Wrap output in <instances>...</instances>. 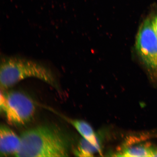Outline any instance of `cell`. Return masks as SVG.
Returning a JSON list of instances; mask_svg holds the SVG:
<instances>
[{"instance_id":"obj_1","label":"cell","mask_w":157,"mask_h":157,"mask_svg":"<svg viewBox=\"0 0 157 157\" xmlns=\"http://www.w3.org/2000/svg\"><path fill=\"white\" fill-rule=\"evenodd\" d=\"M21 144L17 157L69 156L70 143L61 131L47 125L24 131L20 137Z\"/></svg>"},{"instance_id":"obj_8","label":"cell","mask_w":157,"mask_h":157,"mask_svg":"<svg viewBox=\"0 0 157 157\" xmlns=\"http://www.w3.org/2000/svg\"><path fill=\"white\" fill-rule=\"evenodd\" d=\"M101 145L92 144L83 138L79 141L77 147L74 150L75 156L79 157H91L99 153L101 154Z\"/></svg>"},{"instance_id":"obj_2","label":"cell","mask_w":157,"mask_h":157,"mask_svg":"<svg viewBox=\"0 0 157 157\" xmlns=\"http://www.w3.org/2000/svg\"><path fill=\"white\" fill-rule=\"evenodd\" d=\"M34 78L54 87L57 86L52 68L40 62L17 56H3L0 66V84L3 89L14 86L21 80Z\"/></svg>"},{"instance_id":"obj_10","label":"cell","mask_w":157,"mask_h":157,"mask_svg":"<svg viewBox=\"0 0 157 157\" xmlns=\"http://www.w3.org/2000/svg\"><path fill=\"white\" fill-rule=\"evenodd\" d=\"M152 157H157V148L153 147Z\"/></svg>"},{"instance_id":"obj_7","label":"cell","mask_w":157,"mask_h":157,"mask_svg":"<svg viewBox=\"0 0 157 157\" xmlns=\"http://www.w3.org/2000/svg\"><path fill=\"white\" fill-rule=\"evenodd\" d=\"M70 121L83 138L92 144L101 145L97 135L89 123L80 120H73Z\"/></svg>"},{"instance_id":"obj_3","label":"cell","mask_w":157,"mask_h":157,"mask_svg":"<svg viewBox=\"0 0 157 157\" xmlns=\"http://www.w3.org/2000/svg\"><path fill=\"white\" fill-rule=\"evenodd\" d=\"M0 107L10 124L21 125L30 121L34 117L36 107L33 100L22 92L13 91L1 93Z\"/></svg>"},{"instance_id":"obj_5","label":"cell","mask_w":157,"mask_h":157,"mask_svg":"<svg viewBox=\"0 0 157 157\" xmlns=\"http://www.w3.org/2000/svg\"><path fill=\"white\" fill-rule=\"evenodd\" d=\"M21 144L20 137L5 125L0 128V155L1 157L16 156Z\"/></svg>"},{"instance_id":"obj_9","label":"cell","mask_w":157,"mask_h":157,"mask_svg":"<svg viewBox=\"0 0 157 157\" xmlns=\"http://www.w3.org/2000/svg\"><path fill=\"white\" fill-rule=\"evenodd\" d=\"M151 20L153 28L157 36V15L153 17Z\"/></svg>"},{"instance_id":"obj_4","label":"cell","mask_w":157,"mask_h":157,"mask_svg":"<svg viewBox=\"0 0 157 157\" xmlns=\"http://www.w3.org/2000/svg\"><path fill=\"white\" fill-rule=\"evenodd\" d=\"M136 48L147 68L157 72V36L151 19H146L141 25L137 34Z\"/></svg>"},{"instance_id":"obj_6","label":"cell","mask_w":157,"mask_h":157,"mask_svg":"<svg viewBox=\"0 0 157 157\" xmlns=\"http://www.w3.org/2000/svg\"><path fill=\"white\" fill-rule=\"evenodd\" d=\"M153 147L142 144H127L117 156L123 157H152Z\"/></svg>"}]
</instances>
